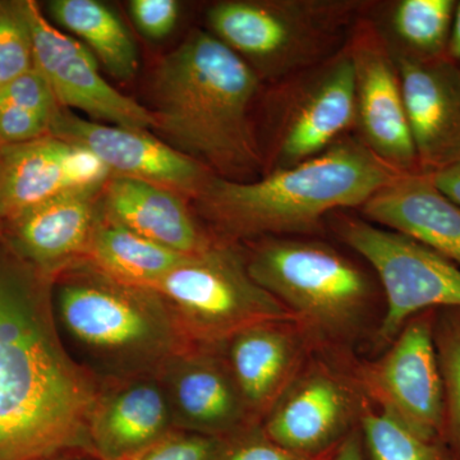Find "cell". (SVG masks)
<instances>
[{
    "instance_id": "6da1fadb",
    "label": "cell",
    "mask_w": 460,
    "mask_h": 460,
    "mask_svg": "<svg viewBox=\"0 0 460 460\" xmlns=\"http://www.w3.org/2000/svg\"><path fill=\"white\" fill-rule=\"evenodd\" d=\"M100 386L63 341L53 280L0 241V460L95 458L90 420Z\"/></svg>"
},
{
    "instance_id": "7a4b0ae2",
    "label": "cell",
    "mask_w": 460,
    "mask_h": 460,
    "mask_svg": "<svg viewBox=\"0 0 460 460\" xmlns=\"http://www.w3.org/2000/svg\"><path fill=\"white\" fill-rule=\"evenodd\" d=\"M259 87L243 58L213 33L192 32L154 72V129L211 174L242 181L263 163L250 115Z\"/></svg>"
},
{
    "instance_id": "3957f363",
    "label": "cell",
    "mask_w": 460,
    "mask_h": 460,
    "mask_svg": "<svg viewBox=\"0 0 460 460\" xmlns=\"http://www.w3.org/2000/svg\"><path fill=\"white\" fill-rule=\"evenodd\" d=\"M399 172L359 140L343 138L313 159L257 181L211 175L196 202L226 241L284 237L319 229L332 211L366 204Z\"/></svg>"
},
{
    "instance_id": "277c9868",
    "label": "cell",
    "mask_w": 460,
    "mask_h": 460,
    "mask_svg": "<svg viewBox=\"0 0 460 460\" xmlns=\"http://www.w3.org/2000/svg\"><path fill=\"white\" fill-rule=\"evenodd\" d=\"M58 329L69 353L100 383L157 376L192 347L163 296L83 261L53 280Z\"/></svg>"
},
{
    "instance_id": "5b68a950",
    "label": "cell",
    "mask_w": 460,
    "mask_h": 460,
    "mask_svg": "<svg viewBox=\"0 0 460 460\" xmlns=\"http://www.w3.org/2000/svg\"><path fill=\"white\" fill-rule=\"evenodd\" d=\"M252 279L295 314L307 339L347 343L365 328L374 287L352 260L310 239L261 238L246 255Z\"/></svg>"
},
{
    "instance_id": "8992f818",
    "label": "cell",
    "mask_w": 460,
    "mask_h": 460,
    "mask_svg": "<svg viewBox=\"0 0 460 460\" xmlns=\"http://www.w3.org/2000/svg\"><path fill=\"white\" fill-rule=\"evenodd\" d=\"M361 2L226 0L208 9L213 35L261 77L301 74L338 53L339 39Z\"/></svg>"
},
{
    "instance_id": "52a82bcc",
    "label": "cell",
    "mask_w": 460,
    "mask_h": 460,
    "mask_svg": "<svg viewBox=\"0 0 460 460\" xmlns=\"http://www.w3.org/2000/svg\"><path fill=\"white\" fill-rule=\"evenodd\" d=\"M156 290L195 347L220 349L241 330L261 323H296L248 272L246 255L232 241L215 239L165 275Z\"/></svg>"
},
{
    "instance_id": "ba28073f",
    "label": "cell",
    "mask_w": 460,
    "mask_h": 460,
    "mask_svg": "<svg viewBox=\"0 0 460 460\" xmlns=\"http://www.w3.org/2000/svg\"><path fill=\"white\" fill-rule=\"evenodd\" d=\"M347 246L370 263L386 296L376 332L377 348L392 344L405 323L420 313L460 308V268L407 235L357 217L337 215Z\"/></svg>"
},
{
    "instance_id": "9c48e42d",
    "label": "cell",
    "mask_w": 460,
    "mask_h": 460,
    "mask_svg": "<svg viewBox=\"0 0 460 460\" xmlns=\"http://www.w3.org/2000/svg\"><path fill=\"white\" fill-rule=\"evenodd\" d=\"M438 310L411 317L389 349L361 366L359 387L381 411L431 443H445L444 384L435 347Z\"/></svg>"
},
{
    "instance_id": "30bf717a",
    "label": "cell",
    "mask_w": 460,
    "mask_h": 460,
    "mask_svg": "<svg viewBox=\"0 0 460 460\" xmlns=\"http://www.w3.org/2000/svg\"><path fill=\"white\" fill-rule=\"evenodd\" d=\"M354 126V66L345 48L305 71L288 89L275 129L271 171L320 155Z\"/></svg>"
},
{
    "instance_id": "8fae6325",
    "label": "cell",
    "mask_w": 460,
    "mask_h": 460,
    "mask_svg": "<svg viewBox=\"0 0 460 460\" xmlns=\"http://www.w3.org/2000/svg\"><path fill=\"white\" fill-rule=\"evenodd\" d=\"M33 41L35 68L48 81L58 104L77 109L95 122L123 128H155L150 109L115 90L102 77L98 59L77 39L56 29L33 0H22Z\"/></svg>"
},
{
    "instance_id": "7c38bea8",
    "label": "cell",
    "mask_w": 460,
    "mask_h": 460,
    "mask_svg": "<svg viewBox=\"0 0 460 460\" xmlns=\"http://www.w3.org/2000/svg\"><path fill=\"white\" fill-rule=\"evenodd\" d=\"M349 380L321 363L298 372L269 413L262 429L289 452L319 458L353 431L365 407Z\"/></svg>"
},
{
    "instance_id": "4fadbf2b",
    "label": "cell",
    "mask_w": 460,
    "mask_h": 460,
    "mask_svg": "<svg viewBox=\"0 0 460 460\" xmlns=\"http://www.w3.org/2000/svg\"><path fill=\"white\" fill-rule=\"evenodd\" d=\"M348 50L354 66V127L359 141L399 174H420L394 58L374 27L357 33Z\"/></svg>"
},
{
    "instance_id": "5bb4252c",
    "label": "cell",
    "mask_w": 460,
    "mask_h": 460,
    "mask_svg": "<svg viewBox=\"0 0 460 460\" xmlns=\"http://www.w3.org/2000/svg\"><path fill=\"white\" fill-rule=\"evenodd\" d=\"M50 135L89 151L111 175L148 181L181 196L198 198L213 175L146 131L84 119L63 108L51 123Z\"/></svg>"
},
{
    "instance_id": "9a60e30c",
    "label": "cell",
    "mask_w": 460,
    "mask_h": 460,
    "mask_svg": "<svg viewBox=\"0 0 460 460\" xmlns=\"http://www.w3.org/2000/svg\"><path fill=\"white\" fill-rule=\"evenodd\" d=\"M157 378L168 399L175 429L226 440L257 423L222 348L192 345L172 357Z\"/></svg>"
},
{
    "instance_id": "2e32d148",
    "label": "cell",
    "mask_w": 460,
    "mask_h": 460,
    "mask_svg": "<svg viewBox=\"0 0 460 460\" xmlns=\"http://www.w3.org/2000/svg\"><path fill=\"white\" fill-rule=\"evenodd\" d=\"M107 166L83 147L53 135L0 148V224L78 190H102Z\"/></svg>"
},
{
    "instance_id": "e0dca14e",
    "label": "cell",
    "mask_w": 460,
    "mask_h": 460,
    "mask_svg": "<svg viewBox=\"0 0 460 460\" xmlns=\"http://www.w3.org/2000/svg\"><path fill=\"white\" fill-rule=\"evenodd\" d=\"M420 172L460 163V66L447 58L393 57Z\"/></svg>"
},
{
    "instance_id": "ac0fdd59",
    "label": "cell",
    "mask_w": 460,
    "mask_h": 460,
    "mask_svg": "<svg viewBox=\"0 0 460 460\" xmlns=\"http://www.w3.org/2000/svg\"><path fill=\"white\" fill-rule=\"evenodd\" d=\"M102 190L68 192L35 206L2 224L0 241L54 280L60 272L86 261L100 217L96 199Z\"/></svg>"
},
{
    "instance_id": "d6986e66",
    "label": "cell",
    "mask_w": 460,
    "mask_h": 460,
    "mask_svg": "<svg viewBox=\"0 0 460 460\" xmlns=\"http://www.w3.org/2000/svg\"><path fill=\"white\" fill-rule=\"evenodd\" d=\"M175 431L171 408L157 376L102 381L90 420L98 460H133Z\"/></svg>"
},
{
    "instance_id": "ffe728a7",
    "label": "cell",
    "mask_w": 460,
    "mask_h": 460,
    "mask_svg": "<svg viewBox=\"0 0 460 460\" xmlns=\"http://www.w3.org/2000/svg\"><path fill=\"white\" fill-rule=\"evenodd\" d=\"M296 323L251 326L226 341L222 352L255 422L263 419L301 371L304 339Z\"/></svg>"
},
{
    "instance_id": "44dd1931",
    "label": "cell",
    "mask_w": 460,
    "mask_h": 460,
    "mask_svg": "<svg viewBox=\"0 0 460 460\" xmlns=\"http://www.w3.org/2000/svg\"><path fill=\"white\" fill-rule=\"evenodd\" d=\"M362 210L372 223L420 242L460 268V206L429 175H396Z\"/></svg>"
},
{
    "instance_id": "7402d4cb",
    "label": "cell",
    "mask_w": 460,
    "mask_h": 460,
    "mask_svg": "<svg viewBox=\"0 0 460 460\" xmlns=\"http://www.w3.org/2000/svg\"><path fill=\"white\" fill-rule=\"evenodd\" d=\"M99 199L105 220L175 252L193 255L214 241L196 222L183 196L157 184L111 175Z\"/></svg>"
},
{
    "instance_id": "603a6c76",
    "label": "cell",
    "mask_w": 460,
    "mask_h": 460,
    "mask_svg": "<svg viewBox=\"0 0 460 460\" xmlns=\"http://www.w3.org/2000/svg\"><path fill=\"white\" fill-rule=\"evenodd\" d=\"M187 256L100 215L86 261L115 280L154 289Z\"/></svg>"
},
{
    "instance_id": "cb8c5ba5",
    "label": "cell",
    "mask_w": 460,
    "mask_h": 460,
    "mask_svg": "<svg viewBox=\"0 0 460 460\" xmlns=\"http://www.w3.org/2000/svg\"><path fill=\"white\" fill-rule=\"evenodd\" d=\"M47 11L57 25L80 39L99 65L118 80L137 74L138 53L120 18L96 0H51Z\"/></svg>"
},
{
    "instance_id": "d4e9b609",
    "label": "cell",
    "mask_w": 460,
    "mask_h": 460,
    "mask_svg": "<svg viewBox=\"0 0 460 460\" xmlns=\"http://www.w3.org/2000/svg\"><path fill=\"white\" fill-rule=\"evenodd\" d=\"M456 0H396L383 12L378 35L393 57L447 58Z\"/></svg>"
},
{
    "instance_id": "484cf974",
    "label": "cell",
    "mask_w": 460,
    "mask_h": 460,
    "mask_svg": "<svg viewBox=\"0 0 460 460\" xmlns=\"http://www.w3.org/2000/svg\"><path fill=\"white\" fill-rule=\"evenodd\" d=\"M363 449L370 460H454L447 445L423 440L385 411L365 407L361 414Z\"/></svg>"
},
{
    "instance_id": "4316f807",
    "label": "cell",
    "mask_w": 460,
    "mask_h": 460,
    "mask_svg": "<svg viewBox=\"0 0 460 460\" xmlns=\"http://www.w3.org/2000/svg\"><path fill=\"white\" fill-rule=\"evenodd\" d=\"M434 337L444 384L445 443L460 456V308L438 310Z\"/></svg>"
},
{
    "instance_id": "83f0119b",
    "label": "cell",
    "mask_w": 460,
    "mask_h": 460,
    "mask_svg": "<svg viewBox=\"0 0 460 460\" xmlns=\"http://www.w3.org/2000/svg\"><path fill=\"white\" fill-rule=\"evenodd\" d=\"M33 68L31 27L22 0L0 2V87Z\"/></svg>"
},
{
    "instance_id": "f1b7e54d",
    "label": "cell",
    "mask_w": 460,
    "mask_h": 460,
    "mask_svg": "<svg viewBox=\"0 0 460 460\" xmlns=\"http://www.w3.org/2000/svg\"><path fill=\"white\" fill-rule=\"evenodd\" d=\"M226 441L175 429L133 460H217Z\"/></svg>"
},
{
    "instance_id": "f546056e",
    "label": "cell",
    "mask_w": 460,
    "mask_h": 460,
    "mask_svg": "<svg viewBox=\"0 0 460 460\" xmlns=\"http://www.w3.org/2000/svg\"><path fill=\"white\" fill-rule=\"evenodd\" d=\"M0 104L26 109L51 122L60 111L49 84L36 68L0 87Z\"/></svg>"
},
{
    "instance_id": "4dcf8cb0",
    "label": "cell",
    "mask_w": 460,
    "mask_h": 460,
    "mask_svg": "<svg viewBox=\"0 0 460 460\" xmlns=\"http://www.w3.org/2000/svg\"><path fill=\"white\" fill-rule=\"evenodd\" d=\"M329 454L319 458H307L289 452L269 438L261 426L255 423L239 434L226 438L217 460H325Z\"/></svg>"
},
{
    "instance_id": "1f68e13d",
    "label": "cell",
    "mask_w": 460,
    "mask_h": 460,
    "mask_svg": "<svg viewBox=\"0 0 460 460\" xmlns=\"http://www.w3.org/2000/svg\"><path fill=\"white\" fill-rule=\"evenodd\" d=\"M51 120L14 105L0 104V148L50 135Z\"/></svg>"
},
{
    "instance_id": "d6a6232c",
    "label": "cell",
    "mask_w": 460,
    "mask_h": 460,
    "mask_svg": "<svg viewBox=\"0 0 460 460\" xmlns=\"http://www.w3.org/2000/svg\"><path fill=\"white\" fill-rule=\"evenodd\" d=\"M129 11L137 29L151 40L166 38L180 18V4L175 0H132Z\"/></svg>"
},
{
    "instance_id": "836d02e7",
    "label": "cell",
    "mask_w": 460,
    "mask_h": 460,
    "mask_svg": "<svg viewBox=\"0 0 460 460\" xmlns=\"http://www.w3.org/2000/svg\"><path fill=\"white\" fill-rule=\"evenodd\" d=\"M436 187L460 206V163L429 175Z\"/></svg>"
},
{
    "instance_id": "e575fe53",
    "label": "cell",
    "mask_w": 460,
    "mask_h": 460,
    "mask_svg": "<svg viewBox=\"0 0 460 460\" xmlns=\"http://www.w3.org/2000/svg\"><path fill=\"white\" fill-rule=\"evenodd\" d=\"M328 460H365L361 432L353 429L347 438L338 445Z\"/></svg>"
},
{
    "instance_id": "d590c367",
    "label": "cell",
    "mask_w": 460,
    "mask_h": 460,
    "mask_svg": "<svg viewBox=\"0 0 460 460\" xmlns=\"http://www.w3.org/2000/svg\"><path fill=\"white\" fill-rule=\"evenodd\" d=\"M447 58L452 60L453 63H456V66H460V0L456 2Z\"/></svg>"
},
{
    "instance_id": "8d00e7d4",
    "label": "cell",
    "mask_w": 460,
    "mask_h": 460,
    "mask_svg": "<svg viewBox=\"0 0 460 460\" xmlns=\"http://www.w3.org/2000/svg\"><path fill=\"white\" fill-rule=\"evenodd\" d=\"M40 460H98L93 456H84V454H68V456H53V458Z\"/></svg>"
},
{
    "instance_id": "74e56055",
    "label": "cell",
    "mask_w": 460,
    "mask_h": 460,
    "mask_svg": "<svg viewBox=\"0 0 460 460\" xmlns=\"http://www.w3.org/2000/svg\"><path fill=\"white\" fill-rule=\"evenodd\" d=\"M454 460H460V456H456V458H454Z\"/></svg>"
},
{
    "instance_id": "f35d334b",
    "label": "cell",
    "mask_w": 460,
    "mask_h": 460,
    "mask_svg": "<svg viewBox=\"0 0 460 460\" xmlns=\"http://www.w3.org/2000/svg\"><path fill=\"white\" fill-rule=\"evenodd\" d=\"M0 232H2V224H0Z\"/></svg>"
}]
</instances>
